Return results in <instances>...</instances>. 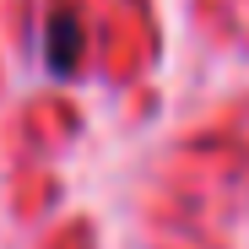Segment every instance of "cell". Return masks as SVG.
Listing matches in <instances>:
<instances>
[{"label": "cell", "mask_w": 249, "mask_h": 249, "mask_svg": "<svg viewBox=\"0 0 249 249\" xmlns=\"http://www.w3.org/2000/svg\"><path fill=\"white\" fill-rule=\"evenodd\" d=\"M71 22H54V71H71Z\"/></svg>", "instance_id": "6da1fadb"}]
</instances>
